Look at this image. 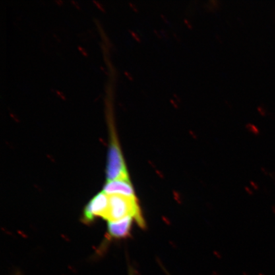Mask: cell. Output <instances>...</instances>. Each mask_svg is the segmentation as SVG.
Listing matches in <instances>:
<instances>
[{
    "label": "cell",
    "mask_w": 275,
    "mask_h": 275,
    "mask_svg": "<svg viewBox=\"0 0 275 275\" xmlns=\"http://www.w3.org/2000/svg\"><path fill=\"white\" fill-rule=\"evenodd\" d=\"M274 214L275 215V208H274Z\"/></svg>",
    "instance_id": "7"
},
{
    "label": "cell",
    "mask_w": 275,
    "mask_h": 275,
    "mask_svg": "<svg viewBox=\"0 0 275 275\" xmlns=\"http://www.w3.org/2000/svg\"><path fill=\"white\" fill-rule=\"evenodd\" d=\"M134 220V217L128 216L116 221H109L108 235L115 239L128 238L131 234Z\"/></svg>",
    "instance_id": "5"
},
{
    "label": "cell",
    "mask_w": 275,
    "mask_h": 275,
    "mask_svg": "<svg viewBox=\"0 0 275 275\" xmlns=\"http://www.w3.org/2000/svg\"><path fill=\"white\" fill-rule=\"evenodd\" d=\"M108 212L105 220L116 221L126 217L132 216L140 227L146 226L141 208L137 198H129L121 195H109Z\"/></svg>",
    "instance_id": "2"
},
{
    "label": "cell",
    "mask_w": 275,
    "mask_h": 275,
    "mask_svg": "<svg viewBox=\"0 0 275 275\" xmlns=\"http://www.w3.org/2000/svg\"><path fill=\"white\" fill-rule=\"evenodd\" d=\"M109 204V195L104 192H99L86 204L82 216V221L89 224L92 222L96 217L105 219L108 212Z\"/></svg>",
    "instance_id": "3"
},
{
    "label": "cell",
    "mask_w": 275,
    "mask_h": 275,
    "mask_svg": "<svg viewBox=\"0 0 275 275\" xmlns=\"http://www.w3.org/2000/svg\"><path fill=\"white\" fill-rule=\"evenodd\" d=\"M128 275H136L135 274V272H134V270H133V268H131V267H129V272H128Z\"/></svg>",
    "instance_id": "6"
},
{
    "label": "cell",
    "mask_w": 275,
    "mask_h": 275,
    "mask_svg": "<svg viewBox=\"0 0 275 275\" xmlns=\"http://www.w3.org/2000/svg\"><path fill=\"white\" fill-rule=\"evenodd\" d=\"M115 70L111 69L105 86V115L108 128L109 144L107 155V180H129L125 159L120 147L115 128L113 111V90H114Z\"/></svg>",
    "instance_id": "1"
},
{
    "label": "cell",
    "mask_w": 275,
    "mask_h": 275,
    "mask_svg": "<svg viewBox=\"0 0 275 275\" xmlns=\"http://www.w3.org/2000/svg\"><path fill=\"white\" fill-rule=\"evenodd\" d=\"M107 195H121L136 198L135 192L130 180H115L107 181L103 186V191Z\"/></svg>",
    "instance_id": "4"
},
{
    "label": "cell",
    "mask_w": 275,
    "mask_h": 275,
    "mask_svg": "<svg viewBox=\"0 0 275 275\" xmlns=\"http://www.w3.org/2000/svg\"><path fill=\"white\" fill-rule=\"evenodd\" d=\"M167 275H171L170 274H169L168 273H166Z\"/></svg>",
    "instance_id": "8"
}]
</instances>
